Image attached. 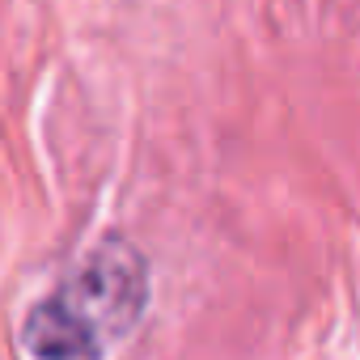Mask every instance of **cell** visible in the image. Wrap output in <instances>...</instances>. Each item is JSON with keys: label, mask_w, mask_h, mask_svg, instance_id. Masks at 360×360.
<instances>
[{"label": "cell", "mask_w": 360, "mask_h": 360, "mask_svg": "<svg viewBox=\"0 0 360 360\" xmlns=\"http://www.w3.org/2000/svg\"><path fill=\"white\" fill-rule=\"evenodd\" d=\"M148 309V263L123 242H98L22 322V360H110Z\"/></svg>", "instance_id": "obj_1"}]
</instances>
